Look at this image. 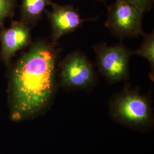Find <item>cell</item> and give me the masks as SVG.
<instances>
[{"instance_id": "9c48e42d", "label": "cell", "mask_w": 154, "mask_h": 154, "mask_svg": "<svg viewBox=\"0 0 154 154\" xmlns=\"http://www.w3.org/2000/svg\"><path fill=\"white\" fill-rule=\"evenodd\" d=\"M143 41L140 48L134 51L135 54L142 57L149 61L150 65V77L151 79L154 75V33L149 34L143 33L142 35Z\"/></svg>"}, {"instance_id": "7c38bea8", "label": "cell", "mask_w": 154, "mask_h": 154, "mask_svg": "<svg viewBox=\"0 0 154 154\" xmlns=\"http://www.w3.org/2000/svg\"><path fill=\"white\" fill-rule=\"evenodd\" d=\"M95 1H99V2H102L103 4H105V1H106V0H95Z\"/></svg>"}, {"instance_id": "3957f363", "label": "cell", "mask_w": 154, "mask_h": 154, "mask_svg": "<svg viewBox=\"0 0 154 154\" xmlns=\"http://www.w3.org/2000/svg\"><path fill=\"white\" fill-rule=\"evenodd\" d=\"M93 48L99 72L110 82H118L128 78L129 61L133 51L122 43L113 46L106 43L97 44Z\"/></svg>"}, {"instance_id": "ba28073f", "label": "cell", "mask_w": 154, "mask_h": 154, "mask_svg": "<svg viewBox=\"0 0 154 154\" xmlns=\"http://www.w3.org/2000/svg\"><path fill=\"white\" fill-rule=\"evenodd\" d=\"M51 2V0H21L20 20L30 28L34 27L42 18L46 7Z\"/></svg>"}, {"instance_id": "7a4b0ae2", "label": "cell", "mask_w": 154, "mask_h": 154, "mask_svg": "<svg viewBox=\"0 0 154 154\" xmlns=\"http://www.w3.org/2000/svg\"><path fill=\"white\" fill-rule=\"evenodd\" d=\"M111 110L116 120L127 125L143 127L151 120L152 111L148 98L130 89H125L112 101Z\"/></svg>"}, {"instance_id": "5b68a950", "label": "cell", "mask_w": 154, "mask_h": 154, "mask_svg": "<svg viewBox=\"0 0 154 154\" xmlns=\"http://www.w3.org/2000/svg\"><path fill=\"white\" fill-rule=\"evenodd\" d=\"M57 66L60 71V84L65 88H88L95 81L93 66L86 56L78 50L69 53Z\"/></svg>"}, {"instance_id": "30bf717a", "label": "cell", "mask_w": 154, "mask_h": 154, "mask_svg": "<svg viewBox=\"0 0 154 154\" xmlns=\"http://www.w3.org/2000/svg\"><path fill=\"white\" fill-rule=\"evenodd\" d=\"M17 0H0V27L4 26L6 18H12L14 16Z\"/></svg>"}, {"instance_id": "52a82bcc", "label": "cell", "mask_w": 154, "mask_h": 154, "mask_svg": "<svg viewBox=\"0 0 154 154\" xmlns=\"http://www.w3.org/2000/svg\"><path fill=\"white\" fill-rule=\"evenodd\" d=\"M50 5L52 6V11L45 10V13L51 25V42L57 45L63 35L80 28L85 20L72 5H61L51 2Z\"/></svg>"}, {"instance_id": "8992f818", "label": "cell", "mask_w": 154, "mask_h": 154, "mask_svg": "<svg viewBox=\"0 0 154 154\" xmlns=\"http://www.w3.org/2000/svg\"><path fill=\"white\" fill-rule=\"evenodd\" d=\"M30 28L21 20L12 21L10 28L0 27V58L7 67L18 51L32 44Z\"/></svg>"}, {"instance_id": "8fae6325", "label": "cell", "mask_w": 154, "mask_h": 154, "mask_svg": "<svg viewBox=\"0 0 154 154\" xmlns=\"http://www.w3.org/2000/svg\"><path fill=\"white\" fill-rule=\"evenodd\" d=\"M130 2L137 6L142 11L147 12L149 11L152 7L154 0H119Z\"/></svg>"}, {"instance_id": "6da1fadb", "label": "cell", "mask_w": 154, "mask_h": 154, "mask_svg": "<svg viewBox=\"0 0 154 154\" xmlns=\"http://www.w3.org/2000/svg\"><path fill=\"white\" fill-rule=\"evenodd\" d=\"M60 50L57 45L39 39L9 67V103L13 120L33 118L51 104Z\"/></svg>"}, {"instance_id": "277c9868", "label": "cell", "mask_w": 154, "mask_h": 154, "mask_svg": "<svg viewBox=\"0 0 154 154\" xmlns=\"http://www.w3.org/2000/svg\"><path fill=\"white\" fill-rule=\"evenodd\" d=\"M107 18L105 25L121 39L136 37L142 30L143 12L130 2L116 0L107 7Z\"/></svg>"}]
</instances>
